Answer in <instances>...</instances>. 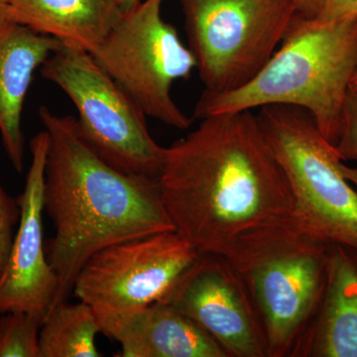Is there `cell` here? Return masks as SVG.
<instances>
[{
  "mask_svg": "<svg viewBox=\"0 0 357 357\" xmlns=\"http://www.w3.org/2000/svg\"><path fill=\"white\" fill-rule=\"evenodd\" d=\"M166 148L158 177L176 231L239 266L303 230L287 178L251 110L199 119Z\"/></svg>",
  "mask_w": 357,
  "mask_h": 357,
  "instance_id": "obj_1",
  "label": "cell"
},
{
  "mask_svg": "<svg viewBox=\"0 0 357 357\" xmlns=\"http://www.w3.org/2000/svg\"><path fill=\"white\" fill-rule=\"evenodd\" d=\"M39 116L49 136L44 211L55 229L48 260L58 277L56 307L68 302L77 275L98 251L175 227L158 178L129 175L109 165L84 139L76 117L46 107Z\"/></svg>",
  "mask_w": 357,
  "mask_h": 357,
  "instance_id": "obj_2",
  "label": "cell"
},
{
  "mask_svg": "<svg viewBox=\"0 0 357 357\" xmlns=\"http://www.w3.org/2000/svg\"><path fill=\"white\" fill-rule=\"evenodd\" d=\"M357 70V14L335 18L298 14L279 48L251 81L227 93L204 91L198 119L292 105L312 115L319 132L337 144L342 107Z\"/></svg>",
  "mask_w": 357,
  "mask_h": 357,
  "instance_id": "obj_3",
  "label": "cell"
},
{
  "mask_svg": "<svg viewBox=\"0 0 357 357\" xmlns=\"http://www.w3.org/2000/svg\"><path fill=\"white\" fill-rule=\"evenodd\" d=\"M257 119L292 190L303 230L326 244L357 249V192L312 115L292 105H267Z\"/></svg>",
  "mask_w": 357,
  "mask_h": 357,
  "instance_id": "obj_4",
  "label": "cell"
},
{
  "mask_svg": "<svg viewBox=\"0 0 357 357\" xmlns=\"http://www.w3.org/2000/svg\"><path fill=\"white\" fill-rule=\"evenodd\" d=\"M41 74L76 107L79 133L100 158L129 175L158 178L166 148L152 137L144 112L91 54L62 47Z\"/></svg>",
  "mask_w": 357,
  "mask_h": 357,
  "instance_id": "obj_5",
  "label": "cell"
},
{
  "mask_svg": "<svg viewBox=\"0 0 357 357\" xmlns=\"http://www.w3.org/2000/svg\"><path fill=\"white\" fill-rule=\"evenodd\" d=\"M204 91L241 88L267 64L299 14L293 0H181Z\"/></svg>",
  "mask_w": 357,
  "mask_h": 357,
  "instance_id": "obj_6",
  "label": "cell"
},
{
  "mask_svg": "<svg viewBox=\"0 0 357 357\" xmlns=\"http://www.w3.org/2000/svg\"><path fill=\"white\" fill-rule=\"evenodd\" d=\"M163 0H141L121 11L93 59L146 116L177 129L192 123L174 102L171 89L189 79L197 63L177 29L162 17Z\"/></svg>",
  "mask_w": 357,
  "mask_h": 357,
  "instance_id": "obj_7",
  "label": "cell"
},
{
  "mask_svg": "<svg viewBox=\"0 0 357 357\" xmlns=\"http://www.w3.org/2000/svg\"><path fill=\"white\" fill-rule=\"evenodd\" d=\"M328 248L299 230L234 266L261 323L268 357H296L325 293Z\"/></svg>",
  "mask_w": 357,
  "mask_h": 357,
  "instance_id": "obj_8",
  "label": "cell"
},
{
  "mask_svg": "<svg viewBox=\"0 0 357 357\" xmlns=\"http://www.w3.org/2000/svg\"><path fill=\"white\" fill-rule=\"evenodd\" d=\"M199 253L176 230L112 244L86 262L75 296L95 312H123L162 299Z\"/></svg>",
  "mask_w": 357,
  "mask_h": 357,
  "instance_id": "obj_9",
  "label": "cell"
},
{
  "mask_svg": "<svg viewBox=\"0 0 357 357\" xmlns=\"http://www.w3.org/2000/svg\"><path fill=\"white\" fill-rule=\"evenodd\" d=\"M158 302L189 319L229 357H268L261 323L245 284L222 256L199 255Z\"/></svg>",
  "mask_w": 357,
  "mask_h": 357,
  "instance_id": "obj_10",
  "label": "cell"
},
{
  "mask_svg": "<svg viewBox=\"0 0 357 357\" xmlns=\"http://www.w3.org/2000/svg\"><path fill=\"white\" fill-rule=\"evenodd\" d=\"M49 136L46 131L30 143L31 164L24 191L18 197L20 220L10 256L0 277V314L24 312L46 319L55 304L58 277L49 263L43 241L45 167Z\"/></svg>",
  "mask_w": 357,
  "mask_h": 357,
  "instance_id": "obj_11",
  "label": "cell"
},
{
  "mask_svg": "<svg viewBox=\"0 0 357 357\" xmlns=\"http://www.w3.org/2000/svg\"><path fill=\"white\" fill-rule=\"evenodd\" d=\"M95 314L100 333L121 344L116 356L229 357L208 333L163 302Z\"/></svg>",
  "mask_w": 357,
  "mask_h": 357,
  "instance_id": "obj_12",
  "label": "cell"
},
{
  "mask_svg": "<svg viewBox=\"0 0 357 357\" xmlns=\"http://www.w3.org/2000/svg\"><path fill=\"white\" fill-rule=\"evenodd\" d=\"M52 37L15 22L0 6V134L7 156L18 173L24 165L22 112L33 76L62 48Z\"/></svg>",
  "mask_w": 357,
  "mask_h": 357,
  "instance_id": "obj_13",
  "label": "cell"
},
{
  "mask_svg": "<svg viewBox=\"0 0 357 357\" xmlns=\"http://www.w3.org/2000/svg\"><path fill=\"white\" fill-rule=\"evenodd\" d=\"M296 357H357V249L328 244L326 283Z\"/></svg>",
  "mask_w": 357,
  "mask_h": 357,
  "instance_id": "obj_14",
  "label": "cell"
},
{
  "mask_svg": "<svg viewBox=\"0 0 357 357\" xmlns=\"http://www.w3.org/2000/svg\"><path fill=\"white\" fill-rule=\"evenodd\" d=\"M6 13L32 31L65 48L93 54L121 9L115 0H4Z\"/></svg>",
  "mask_w": 357,
  "mask_h": 357,
  "instance_id": "obj_15",
  "label": "cell"
},
{
  "mask_svg": "<svg viewBox=\"0 0 357 357\" xmlns=\"http://www.w3.org/2000/svg\"><path fill=\"white\" fill-rule=\"evenodd\" d=\"M100 325L93 307L79 301L62 303L47 314L40 328L39 357H98Z\"/></svg>",
  "mask_w": 357,
  "mask_h": 357,
  "instance_id": "obj_16",
  "label": "cell"
},
{
  "mask_svg": "<svg viewBox=\"0 0 357 357\" xmlns=\"http://www.w3.org/2000/svg\"><path fill=\"white\" fill-rule=\"evenodd\" d=\"M43 319L24 312L0 314V357H39Z\"/></svg>",
  "mask_w": 357,
  "mask_h": 357,
  "instance_id": "obj_17",
  "label": "cell"
},
{
  "mask_svg": "<svg viewBox=\"0 0 357 357\" xmlns=\"http://www.w3.org/2000/svg\"><path fill=\"white\" fill-rule=\"evenodd\" d=\"M20 213L18 199L11 197L0 183V277L10 256Z\"/></svg>",
  "mask_w": 357,
  "mask_h": 357,
  "instance_id": "obj_18",
  "label": "cell"
},
{
  "mask_svg": "<svg viewBox=\"0 0 357 357\" xmlns=\"http://www.w3.org/2000/svg\"><path fill=\"white\" fill-rule=\"evenodd\" d=\"M335 148L342 161L352 160L357 162V93L351 89L345 96L342 128Z\"/></svg>",
  "mask_w": 357,
  "mask_h": 357,
  "instance_id": "obj_19",
  "label": "cell"
},
{
  "mask_svg": "<svg viewBox=\"0 0 357 357\" xmlns=\"http://www.w3.org/2000/svg\"><path fill=\"white\" fill-rule=\"evenodd\" d=\"M356 13L352 0H321L318 17L335 18L347 14Z\"/></svg>",
  "mask_w": 357,
  "mask_h": 357,
  "instance_id": "obj_20",
  "label": "cell"
},
{
  "mask_svg": "<svg viewBox=\"0 0 357 357\" xmlns=\"http://www.w3.org/2000/svg\"><path fill=\"white\" fill-rule=\"evenodd\" d=\"M298 11L307 17H314L318 15L321 9V0H293Z\"/></svg>",
  "mask_w": 357,
  "mask_h": 357,
  "instance_id": "obj_21",
  "label": "cell"
},
{
  "mask_svg": "<svg viewBox=\"0 0 357 357\" xmlns=\"http://www.w3.org/2000/svg\"><path fill=\"white\" fill-rule=\"evenodd\" d=\"M342 172L344 178H347L351 185H356L357 189V167L356 168H352V167L345 165L344 162H342Z\"/></svg>",
  "mask_w": 357,
  "mask_h": 357,
  "instance_id": "obj_22",
  "label": "cell"
},
{
  "mask_svg": "<svg viewBox=\"0 0 357 357\" xmlns=\"http://www.w3.org/2000/svg\"><path fill=\"white\" fill-rule=\"evenodd\" d=\"M140 1L141 0H115L121 11H126L132 8V7L137 6Z\"/></svg>",
  "mask_w": 357,
  "mask_h": 357,
  "instance_id": "obj_23",
  "label": "cell"
},
{
  "mask_svg": "<svg viewBox=\"0 0 357 357\" xmlns=\"http://www.w3.org/2000/svg\"><path fill=\"white\" fill-rule=\"evenodd\" d=\"M351 89L357 93V70L354 76L352 77L351 82Z\"/></svg>",
  "mask_w": 357,
  "mask_h": 357,
  "instance_id": "obj_24",
  "label": "cell"
},
{
  "mask_svg": "<svg viewBox=\"0 0 357 357\" xmlns=\"http://www.w3.org/2000/svg\"><path fill=\"white\" fill-rule=\"evenodd\" d=\"M354 1V10L357 14V0H352Z\"/></svg>",
  "mask_w": 357,
  "mask_h": 357,
  "instance_id": "obj_25",
  "label": "cell"
},
{
  "mask_svg": "<svg viewBox=\"0 0 357 357\" xmlns=\"http://www.w3.org/2000/svg\"><path fill=\"white\" fill-rule=\"evenodd\" d=\"M4 0H0V6H3Z\"/></svg>",
  "mask_w": 357,
  "mask_h": 357,
  "instance_id": "obj_26",
  "label": "cell"
}]
</instances>
